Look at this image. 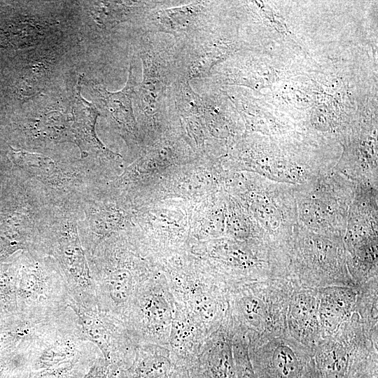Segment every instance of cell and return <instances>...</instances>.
Segmentation results:
<instances>
[{"label":"cell","instance_id":"1","mask_svg":"<svg viewBox=\"0 0 378 378\" xmlns=\"http://www.w3.org/2000/svg\"><path fill=\"white\" fill-rule=\"evenodd\" d=\"M139 55L142 80L134 98L136 110L144 121L155 122L172 108L167 102L177 78V52L174 44L156 41L150 33L141 38Z\"/></svg>","mask_w":378,"mask_h":378},{"label":"cell","instance_id":"6","mask_svg":"<svg viewBox=\"0 0 378 378\" xmlns=\"http://www.w3.org/2000/svg\"><path fill=\"white\" fill-rule=\"evenodd\" d=\"M121 378H190L185 364L167 346L140 344Z\"/></svg>","mask_w":378,"mask_h":378},{"label":"cell","instance_id":"3","mask_svg":"<svg viewBox=\"0 0 378 378\" xmlns=\"http://www.w3.org/2000/svg\"><path fill=\"white\" fill-rule=\"evenodd\" d=\"M167 282L176 304L206 336L218 328L227 316L229 288L221 280L183 276L172 277Z\"/></svg>","mask_w":378,"mask_h":378},{"label":"cell","instance_id":"10","mask_svg":"<svg viewBox=\"0 0 378 378\" xmlns=\"http://www.w3.org/2000/svg\"><path fill=\"white\" fill-rule=\"evenodd\" d=\"M88 13L97 25L111 30L134 17L146 14L156 7L153 1H93L88 2Z\"/></svg>","mask_w":378,"mask_h":378},{"label":"cell","instance_id":"13","mask_svg":"<svg viewBox=\"0 0 378 378\" xmlns=\"http://www.w3.org/2000/svg\"><path fill=\"white\" fill-rule=\"evenodd\" d=\"M71 369V365L66 363L56 367L42 369L32 378H64Z\"/></svg>","mask_w":378,"mask_h":378},{"label":"cell","instance_id":"12","mask_svg":"<svg viewBox=\"0 0 378 378\" xmlns=\"http://www.w3.org/2000/svg\"><path fill=\"white\" fill-rule=\"evenodd\" d=\"M76 354V346L70 341L57 342L46 349L36 361V367L46 369L66 363Z\"/></svg>","mask_w":378,"mask_h":378},{"label":"cell","instance_id":"8","mask_svg":"<svg viewBox=\"0 0 378 378\" xmlns=\"http://www.w3.org/2000/svg\"><path fill=\"white\" fill-rule=\"evenodd\" d=\"M131 64L128 78L124 88L117 92H110L97 83H90V88L99 106L109 119L122 131L134 134L136 120L133 108L137 83Z\"/></svg>","mask_w":378,"mask_h":378},{"label":"cell","instance_id":"4","mask_svg":"<svg viewBox=\"0 0 378 378\" xmlns=\"http://www.w3.org/2000/svg\"><path fill=\"white\" fill-rule=\"evenodd\" d=\"M236 333L230 313L202 342L188 365L190 378H237L233 354Z\"/></svg>","mask_w":378,"mask_h":378},{"label":"cell","instance_id":"5","mask_svg":"<svg viewBox=\"0 0 378 378\" xmlns=\"http://www.w3.org/2000/svg\"><path fill=\"white\" fill-rule=\"evenodd\" d=\"M207 1H193L181 6L153 9L146 17L150 33H164L190 38L206 27Z\"/></svg>","mask_w":378,"mask_h":378},{"label":"cell","instance_id":"2","mask_svg":"<svg viewBox=\"0 0 378 378\" xmlns=\"http://www.w3.org/2000/svg\"><path fill=\"white\" fill-rule=\"evenodd\" d=\"M176 304L167 280L149 279L139 289L127 317L139 344L169 346Z\"/></svg>","mask_w":378,"mask_h":378},{"label":"cell","instance_id":"9","mask_svg":"<svg viewBox=\"0 0 378 378\" xmlns=\"http://www.w3.org/2000/svg\"><path fill=\"white\" fill-rule=\"evenodd\" d=\"M206 337L190 316L176 304L169 347L187 368Z\"/></svg>","mask_w":378,"mask_h":378},{"label":"cell","instance_id":"14","mask_svg":"<svg viewBox=\"0 0 378 378\" xmlns=\"http://www.w3.org/2000/svg\"><path fill=\"white\" fill-rule=\"evenodd\" d=\"M4 368H5V365L4 363H0V377L2 374V372L4 371Z\"/></svg>","mask_w":378,"mask_h":378},{"label":"cell","instance_id":"11","mask_svg":"<svg viewBox=\"0 0 378 378\" xmlns=\"http://www.w3.org/2000/svg\"><path fill=\"white\" fill-rule=\"evenodd\" d=\"M73 308L78 316L87 337L101 350L105 360L112 363L113 353L118 349V328L114 326L112 322L99 315L86 313L81 309Z\"/></svg>","mask_w":378,"mask_h":378},{"label":"cell","instance_id":"7","mask_svg":"<svg viewBox=\"0 0 378 378\" xmlns=\"http://www.w3.org/2000/svg\"><path fill=\"white\" fill-rule=\"evenodd\" d=\"M81 80L82 77L80 76L71 95L73 143L80 149L83 159L88 158L93 153H102L110 158L116 156L106 148L97 136L95 125L100 111L83 97L80 94Z\"/></svg>","mask_w":378,"mask_h":378}]
</instances>
